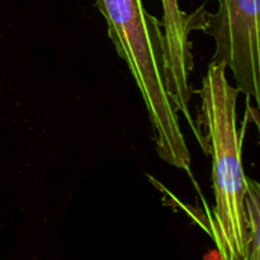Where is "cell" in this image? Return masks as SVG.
Wrapping results in <instances>:
<instances>
[{
  "instance_id": "6da1fadb",
  "label": "cell",
  "mask_w": 260,
  "mask_h": 260,
  "mask_svg": "<svg viewBox=\"0 0 260 260\" xmlns=\"http://www.w3.org/2000/svg\"><path fill=\"white\" fill-rule=\"evenodd\" d=\"M198 129L212 157L215 207L210 213L211 236L223 260H249L246 228V177L243 168L245 126L238 129L239 89L230 84L225 63L211 62L202 80Z\"/></svg>"
},
{
  "instance_id": "7a4b0ae2",
  "label": "cell",
  "mask_w": 260,
  "mask_h": 260,
  "mask_svg": "<svg viewBox=\"0 0 260 260\" xmlns=\"http://www.w3.org/2000/svg\"><path fill=\"white\" fill-rule=\"evenodd\" d=\"M95 5L146 106L157 155L168 164L190 172L189 149L167 86L161 22L145 9L142 0H95Z\"/></svg>"
},
{
  "instance_id": "3957f363",
  "label": "cell",
  "mask_w": 260,
  "mask_h": 260,
  "mask_svg": "<svg viewBox=\"0 0 260 260\" xmlns=\"http://www.w3.org/2000/svg\"><path fill=\"white\" fill-rule=\"evenodd\" d=\"M217 2V13L206 14L203 27L215 41L211 62L225 63L239 91L259 104L260 0Z\"/></svg>"
},
{
  "instance_id": "277c9868",
  "label": "cell",
  "mask_w": 260,
  "mask_h": 260,
  "mask_svg": "<svg viewBox=\"0 0 260 260\" xmlns=\"http://www.w3.org/2000/svg\"><path fill=\"white\" fill-rule=\"evenodd\" d=\"M161 5L168 91L178 113L188 119L190 118L189 103L194 93L190 85L194 60L189 36L194 29L203 30L206 13L200 8L192 14H187L180 9L178 0H161Z\"/></svg>"
},
{
  "instance_id": "5b68a950",
  "label": "cell",
  "mask_w": 260,
  "mask_h": 260,
  "mask_svg": "<svg viewBox=\"0 0 260 260\" xmlns=\"http://www.w3.org/2000/svg\"><path fill=\"white\" fill-rule=\"evenodd\" d=\"M246 228L249 235V260L260 259V188L258 182L246 178L245 194Z\"/></svg>"
}]
</instances>
